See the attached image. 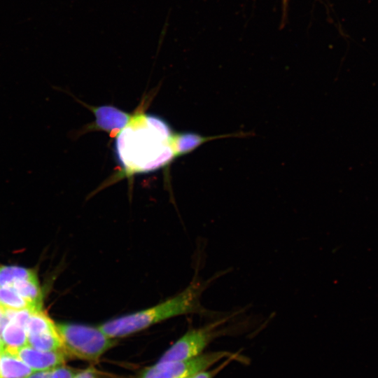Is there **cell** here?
Returning <instances> with one entry per match:
<instances>
[{
	"label": "cell",
	"mask_w": 378,
	"mask_h": 378,
	"mask_svg": "<svg viewBox=\"0 0 378 378\" xmlns=\"http://www.w3.org/2000/svg\"><path fill=\"white\" fill-rule=\"evenodd\" d=\"M141 127L127 126L117 139V152L124 167L136 172L157 169L174 155L168 125L160 118L146 115Z\"/></svg>",
	"instance_id": "obj_1"
},
{
	"label": "cell",
	"mask_w": 378,
	"mask_h": 378,
	"mask_svg": "<svg viewBox=\"0 0 378 378\" xmlns=\"http://www.w3.org/2000/svg\"><path fill=\"white\" fill-rule=\"evenodd\" d=\"M220 274L207 281L194 280L182 292L149 308L107 321L98 327L111 338L123 337L141 331L167 319L188 314H200L221 317L219 314L206 309L200 298L204 290Z\"/></svg>",
	"instance_id": "obj_2"
},
{
	"label": "cell",
	"mask_w": 378,
	"mask_h": 378,
	"mask_svg": "<svg viewBox=\"0 0 378 378\" xmlns=\"http://www.w3.org/2000/svg\"><path fill=\"white\" fill-rule=\"evenodd\" d=\"M57 330L63 350L69 356L96 362L115 341L106 335L98 326L76 323H57Z\"/></svg>",
	"instance_id": "obj_3"
},
{
	"label": "cell",
	"mask_w": 378,
	"mask_h": 378,
	"mask_svg": "<svg viewBox=\"0 0 378 378\" xmlns=\"http://www.w3.org/2000/svg\"><path fill=\"white\" fill-rule=\"evenodd\" d=\"M237 314L229 313L203 327L188 331L164 353L158 362L186 360L201 354L214 338L235 330V326H222Z\"/></svg>",
	"instance_id": "obj_4"
},
{
	"label": "cell",
	"mask_w": 378,
	"mask_h": 378,
	"mask_svg": "<svg viewBox=\"0 0 378 378\" xmlns=\"http://www.w3.org/2000/svg\"><path fill=\"white\" fill-rule=\"evenodd\" d=\"M234 354L220 351L200 354L186 360L158 362L144 370L138 378H182L205 370L220 360Z\"/></svg>",
	"instance_id": "obj_5"
},
{
	"label": "cell",
	"mask_w": 378,
	"mask_h": 378,
	"mask_svg": "<svg viewBox=\"0 0 378 378\" xmlns=\"http://www.w3.org/2000/svg\"><path fill=\"white\" fill-rule=\"evenodd\" d=\"M16 354L34 371L49 370L62 365L67 357L64 350L41 351L28 344L18 350Z\"/></svg>",
	"instance_id": "obj_6"
},
{
	"label": "cell",
	"mask_w": 378,
	"mask_h": 378,
	"mask_svg": "<svg viewBox=\"0 0 378 378\" xmlns=\"http://www.w3.org/2000/svg\"><path fill=\"white\" fill-rule=\"evenodd\" d=\"M96 125L110 133L119 132L125 127L130 120V115L111 106H102L94 109Z\"/></svg>",
	"instance_id": "obj_7"
},
{
	"label": "cell",
	"mask_w": 378,
	"mask_h": 378,
	"mask_svg": "<svg viewBox=\"0 0 378 378\" xmlns=\"http://www.w3.org/2000/svg\"><path fill=\"white\" fill-rule=\"evenodd\" d=\"M31 372L16 353L5 347L0 351V378H24Z\"/></svg>",
	"instance_id": "obj_8"
},
{
	"label": "cell",
	"mask_w": 378,
	"mask_h": 378,
	"mask_svg": "<svg viewBox=\"0 0 378 378\" xmlns=\"http://www.w3.org/2000/svg\"><path fill=\"white\" fill-rule=\"evenodd\" d=\"M10 286L27 301L33 312L42 309L43 293L38 278L19 280Z\"/></svg>",
	"instance_id": "obj_9"
},
{
	"label": "cell",
	"mask_w": 378,
	"mask_h": 378,
	"mask_svg": "<svg viewBox=\"0 0 378 378\" xmlns=\"http://www.w3.org/2000/svg\"><path fill=\"white\" fill-rule=\"evenodd\" d=\"M0 339L6 349L15 353L27 345L26 329L10 320L4 328Z\"/></svg>",
	"instance_id": "obj_10"
},
{
	"label": "cell",
	"mask_w": 378,
	"mask_h": 378,
	"mask_svg": "<svg viewBox=\"0 0 378 378\" xmlns=\"http://www.w3.org/2000/svg\"><path fill=\"white\" fill-rule=\"evenodd\" d=\"M27 344L41 351L63 350L62 340L57 330L27 335Z\"/></svg>",
	"instance_id": "obj_11"
},
{
	"label": "cell",
	"mask_w": 378,
	"mask_h": 378,
	"mask_svg": "<svg viewBox=\"0 0 378 378\" xmlns=\"http://www.w3.org/2000/svg\"><path fill=\"white\" fill-rule=\"evenodd\" d=\"M34 278H37V276L32 270L13 265H0V287L10 286L19 280Z\"/></svg>",
	"instance_id": "obj_12"
},
{
	"label": "cell",
	"mask_w": 378,
	"mask_h": 378,
	"mask_svg": "<svg viewBox=\"0 0 378 378\" xmlns=\"http://www.w3.org/2000/svg\"><path fill=\"white\" fill-rule=\"evenodd\" d=\"M56 330V324L42 309L31 313L26 326L27 335Z\"/></svg>",
	"instance_id": "obj_13"
},
{
	"label": "cell",
	"mask_w": 378,
	"mask_h": 378,
	"mask_svg": "<svg viewBox=\"0 0 378 378\" xmlns=\"http://www.w3.org/2000/svg\"><path fill=\"white\" fill-rule=\"evenodd\" d=\"M0 306L7 310L29 309L32 311L27 301L11 286L0 287Z\"/></svg>",
	"instance_id": "obj_14"
},
{
	"label": "cell",
	"mask_w": 378,
	"mask_h": 378,
	"mask_svg": "<svg viewBox=\"0 0 378 378\" xmlns=\"http://www.w3.org/2000/svg\"><path fill=\"white\" fill-rule=\"evenodd\" d=\"M238 358H239V357H238V355L237 354H234L232 356L226 358L223 363L217 366L216 368L208 371L206 370L201 371L195 374L192 378H213L221 370L225 368L233 360H236Z\"/></svg>",
	"instance_id": "obj_15"
},
{
	"label": "cell",
	"mask_w": 378,
	"mask_h": 378,
	"mask_svg": "<svg viewBox=\"0 0 378 378\" xmlns=\"http://www.w3.org/2000/svg\"><path fill=\"white\" fill-rule=\"evenodd\" d=\"M80 370L59 365L50 370V378H73Z\"/></svg>",
	"instance_id": "obj_16"
},
{
	"label": "cell",
	"mask_w": 378,
	"mask_h": 378,
	"mask_svg": "<svg viewBox=\"0 0 378 378\" xmlns=\"http://www.w3.org/2000/svg\"><path fill=\"white\" fill-rule=\"evenodd\" d=\"M73 378H102L100 373L92 368L80 370Z\"/></svg>",
	"instance_id": "obj_17"
},
{
	"label": "cell",
	"mask_w": 378,
	"mask_h": 378,
	"mask_svg": "<svg viewBox=\"0 0 378 378\" xmlns=\"http://www.w3.org/2000/svg\"><path fill=\"white\" fill-rule=\"evenodd\" d=\"M8 321L9 318L6 314V309L0 306V336L4 328Z\"/></svg>",
	"instance_id": "obj_18"
},
{
	"label": "cell",
	"mask_w": 378,
	"mask_h": 378,
	"mask_svg": "<svg viewBox=\"0 0 378 378\" xmlns=\"http://www.w3.org/2000/svg\"><path fill=\"white\" fill-rule=\"evenodd\" d=\"M24 378H50V372L49 370L36 371L31 373Z\"/></svg>",
	"instance_id": "obj_19"
},
{
	"label": "cell",
	"mask_w": 378,
	"mask_h": 378,
	"mask_svg": "<svg viewBox=\"0 0 378 378\" xmlns=\"http://www.w3.org/2000/svg\"><path fill=\"white\" fill-rule=\"evenodd\" d=\"M4 347V344L0 339V351L3 349Z\"/></svg>",
	"instance_id": "obj_20"
}]
</instances>
